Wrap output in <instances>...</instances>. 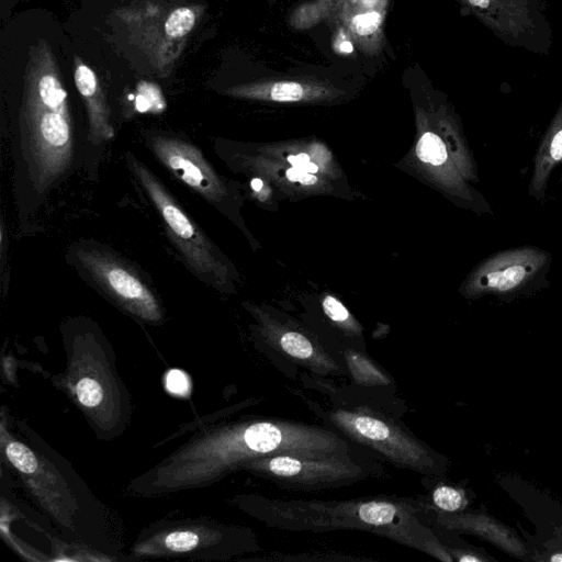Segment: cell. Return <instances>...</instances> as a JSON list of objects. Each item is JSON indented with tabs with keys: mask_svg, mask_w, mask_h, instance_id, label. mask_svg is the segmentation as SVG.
Returning <instances> with one entry per match:
<instances>
[{
	"mask_svg": "<svg viewBox=\"0 0 562 562\" xmlns=\"http://www.w3.org/2000/svg\"><path fill=\"white\" fill-rule=\"evenodd\" d=\"M78 139L56 57L45 40L29 50L11 150L20 215L34 211L70 172Z\"/></svg>",
	"mask_w": 562,
	"mask_h": 562,
	"instance_id": "obj_1",
	"label": "cell"
},
{
	"mask_svg": "<svg viewBox=\"0 0 562 562\" xmlns=\"http://www.w3.org/2000/svg\"><path fill=\"white\" fill-rule=\"evenodd\" d=\"M125 158L134 179L157 211L167 237L186 265L205 284L220 289L226 278V267L217 249L168 188L143 161L130 151L126 153Z\"/></svg>",
	"mask_w": 562,
	"mask_h": 562,
	"instance_id": "obj_2",
	"label": "cell"
},
{
	"mask_svg": "<svg viewBox=\"0 0 562 562\" xmlns=\"http://www.w3.org/2000/svg\"><path fill=\"white\" fill-rule=\"evenodd\" d=\"M244 465L283 488L300 491L347 485L371 473L370 464L355 454L305 457L282 453L254 459Z\"/></svg>",
	"mask_w": 562,
	"mask_h": 562,
	"instance_id": "obj_3",
	"label": "cell"
},
{
	"mask_svg": "<svg viewBox=\"0 0 562 562\" xmlns=\"http://www.w3.org/2000/svg\"><path fill=\"white\" fill-rule=\"evenodd\" d=\"M330 424L348 438L380 453L396 467L426 473L429 453L420 440L380 413L367 408H337L328 413Z\"/></svg>",
	"mask_w": 562,
	"mask_h": 562,
	"instance_id": "obj_4",
	"label": "cell"
},
{
	"mask_svg": "<svg viewBox=\"0 0 562 562\" xmlns=\"http://www.w3.org/2000/svg\"><path fill=\"white\" fill-rule=\"evenodd\" d=\"M72 258L89 280L125 310L148 321L161 316L158 300L137 271L98 245L75 247Z\"/></svg>",
	"mask_w": 562,
	"mask_h": 562,
	"instance_id": "obj_5",
	"label": "cell"
},
{
	"mask_svg": "<svg viewBox=\"0 0 562 562\" xmlns=\"http://www.w3.org/2000/svg\"><path fill=\"white\" fill-rule=\"evenodd\" d=\"M144 142L157 160L179 181L212 205L220 206L227 190L195 144L161 131L147 132Z\"/></svg>",
	"mask_w": 562,
	"mask_h": 562,
	"instance_id": "obj_6",
	"label": "cell"
},
{
	"mask_svg": "<svg viewBox=\"0 0 562 562\" xmlns=\"http://www.w3.org/2000/svg\"><path fill=\"white\" fill-rule=\"evenodd\" d=\"M74 81L88 115V142L101 145L114 137L110 108L94 70L74 55Z\"/></svg>",
	"mask_w": 562,
	"mask_h": 562,
	"instance_id": "obj_7",
	"label": "cell"
},
{
	"mask_svg": "<svg viewBox=\"0 0 562 562\" xmlns=\"http://www.w3.org/2000/svg\"><path fill=\"white\" fill-rule=\"evenodd\" d=\"M330 90L318 82L305 80L257 81L226 89L225 93L236 98L261 99L277 102H297L327 95Z\"/></svg>",
	"mask_w": 562,
	"mask_h": 562,
	"instance_id": "obj_8",
	"label": "cell"
},
{
	"mask_svg": "<svg viewBox=\"0 0 562 562\" xmlns=\"http://www.w3.org/2000/svg\"><path fill=\"white\" fill-rule=\"evenodd\" d=\"M280 348L290 357L304 361L316 369L326 371L336 367L326 356H319L312 342L302 334L295 331L283 333L279 338Z\"/></svg>",
	"mask_w": 562,
	"mask_h": 562,
	"instance_id": "obj_9",
	"label": "cell"
},
{
	"mask_svg": "<svg viewBox=\"0 0 562 562\" xmlns=\"http://www.w3.org/2000/svg\"><path fill=\"white\" fill-rule=\"evenodd\" d=\"M198 21V14L191 7L173 9L166 18L164 30L168 37L177 40L188 35Z\"/></svg>",
	"mask_w": 562,
	"mask_h": 562,
	"instance_id": "obj_10",
	"label": "cell"
},
{
	"mask_svg": "<svg viewBox=\"0 0 562 562\" xmlns=\"http://www.w3.org/2000/svg\"><path fill=\"white\" fill-rule=\"evenodd\" d=\"M416 154L418 158L431 165H441L447 159L445 144L434 133H425L417 143Z\"/></svg>",
	"mask_w": 562,
	"mask_h": 562,
	"instance_id": "obj_11",
	"label": "cell"
},
{
	"mask_svg": "<svg viewBox=\"0 0 562 562\" xmlns=\"http://www.w3.org/2000/svg\"><path fill=\"white\" fill-rule=\"evenodd\" d=\"M5 453L11 463L23 473H32L37 468L36 457L21 442H9L5 447Z\"/></svg>",
	"mask_w": 562,
	"mask_h": 562,
	"instance_id": "obj_12",
	"label": "cell"
},
{
	"mask_svg": "<svg viewBox=\"0 0 562 562\" xmlns=\"http://www.w3.org/2000/svg\"><path fill=\"white\" fill-rule=\"evenodd\" d=\"M76 394L79 402L88 407L99 405L103 397L100 384L90 378H83L78 381L76 385Z\"/></svg>",
	"mask_w": 562,
	"mask_h": 562,
	"instance_id": "obj_13",
	"label": "cell"
},
{
	"mask_svg": "<svg viewBox=\"0 0 562 562\" xmlns=\"http://www.w3.org/2000/svg\"><path fill=\"white\" fill-rule=\"evenodd\" d=\"M382 16L379 12L368 11L355 15L351 20V30L359 36H370L381 25Z\"/></svg>",
	"mask_w": 562,
	"mask_h": 562,
	"instance_id": "obj_14",
	"label": "cell"
},
{
	"mask_svg": "<svg viewBox=\"0 0 562 562\" xmlns=\"http://www.w3.org/2000/svg\"><path fill=\"white\" fill-rule=\"evenodd\" d=\"M199 544V537L191 531H175L165 538V546L173 552L190 551Z\"/></svg>",
	"mask_w": 562,
	"mask_h": 562,
	"instance_id": "obj_15",
	"label": "cell"
},
{
	"mask_svg": "<svg viewBox=\"0 0 562 562\" xmlns=\"http://www.w3.org/2000/svg\"><path fill=\"white\" fill-rule=\"evenodd\" d=\"M432 501L439 508L453 512L460 508L462 504L461 494L449 486H439L432 493Z\"/></svg>",
	"mask_w": 562,
	"mask_h": 562,
	"instance_id": "obj_16",
	"label": "cell"
},
{
	"mask_svg": "<svg viewBox=\"0 0 562 562\" xmlns=\"http://www.w3.org/2000/svg\"><path fill=\"white\" fill-rule=\"evenodd\" d=\"M166 389L176 395L183 396L190 390L188 375L178 369L170 370L166 375Z\"/></svg>",
	"mask_w": 562,
	"mask_h": 562,
	"instance_id": "obj_17",
	"label": "cell"
},
{
	"mask_svg": "<svg viewBox=\"0 0 562 562\" xmlns=\"http://www.w3.org/2000/svg\"><path fill=\"white\" fill-rule=\"evenodd\" d=\"M323 308L326 315L337 323H345L349 319L347 308L337 299L330 295L324 299Z\"/></svg>",
	"mask_w": 562,
	"mask_h": 562,
	"instance_id": "obj_18",
	"label": "cell"
},
{
	"mask_svg": "<svg viewBox=\"0 0 562 562\" xmlns=\"http://www.w3.org/2000/svg\"><path fill=\"white\" fill-rule=\"evenodd\" d=\"M525 276V270L520 266L507 268L502 272L497 288L499 290H508L519 283Z\"/></svg>",
	"mask_w": 562,
	"mask_h": 562,
	"instance_id": "obj_19",
	"label": "cell"
},
{
	"mask_svg": "<svg viewBox=\"0 0 562 562\" xmlns=\"http://www.w3.org/2000/svg\"><path fill=\"white\" fill-rule=\"evenodd\" d=\"M286 177L291 181H299L302 184H313L316 182V177L313 173L306 172L295 167H291L286 170Z\"/></svg>",
	"mask_w": 562,
	"mask_h": 562,
	"instance_id": "obj_20",
	"label": "cell"
},
{
	"mask_svg": "<svg viewBox=\"0 0 562 562\" xmlns=\"http://www.w3.org/2000/svg\"><path fill=\"white\" fill-rule=\"evenodd\" d=\"M471 5L480 8L482 10H495L501 7L502 0H467ZM514 1L515 0H506Z\"/></svg>",
	"mask_w": 562,
	"mask_h": 562,
	"instance_id": "obj_21",
	"label": "cell"
},
{
	"mask_svg": "<svg viewBox=\"0 0 562 562\" xmlns=\"http://www.w3.org/2000/svg\"><path fill=\"white\" fill-rule=\"evenodd\" d=\"M551 155L555 160L562 159V131L555 134L552 145Z\"/></svg>",
	"mask_w": 562,
	"mask_h": 562,
	"instance_id": "obj_22",
	"label": "cell"
},
{
	"mask_svg": "<svg viewBox=\"0 0 562 562\" xmlns=\"http://www.w3.org/2000/svg\"><path fill=\"white\" fill-rule=\"evenodd\" d=\"M288 160L292 165V167H295V168H300L305 162L311 161L308 155L304 154V153L289 156Z\"/></svg>",
	"mask_w": 562,
	"mask_h": 562,
	"instance_id": "obj_23",
	"label": "cell"
},
{
	"mask_svg": "<svg viewBox=\"0 0 562 562\" xmlns=\"http://www.w3.org/2000/svg\"><path fill=\"white\" fill-rule=\"evenodd\" d=\"M336 50L340 54H351L353 52V46L350 41L344 40L337 44Z\"/></svg>",
	"mask_w": 562,
	"mask_h": 562,
	"instance_id": "obj_24",
	"label": "cell"
},
{
	"mask_svg": "<svg viewBox=\"0 0 562 562\" xmlns=\"http://www.w3.org/2000/svg\"><path fill=\"white\" fill-rule=\"evenodd\" d=\"M501 277H502V272H499V271L490 273L487 276V284L491 286L497 288Z\"/></svg>",
	"mask_w": 562,
	"mask_h": 562,
	"instance_id": "obj_25",
	"label": "cell"
},
{
	"mask_svg": "<svg viewBox=\"0 0 562 562\" xmlns=\"http://www.w3.org/2000/svg\"><path fill=\"white\" fill-rule=\"evenodd\" d=\"M251 188L255 190V191H260L261 188H262V181L258 178H255L252 179L251 181Z\"/></svg>",
	"mask_w": 562,
	"mask_h": 562,
	"instance_id": "obj_26",
	"label": "cell"
},
{
	"mask_svg": "<svg viewBox=\"0 0 562 562\" xmlns=\"http://www.w3.org/2000/svg\"><path fill=\"white\" fill-rule=\"evenodd\" d=\"M460 561L461 562H469V561L477 562L480 560L477 558H475V557H472V555H463V557L460 558Z\"/></svg>",
	"mask_w": 562,
	"mask_h": 562,
	"instance_id": "obj_27",
	"label": "cell"
},
{
	"mask_svg": "<svg viewBox=\"0 0 562 562\" xmlns=\"http://www.w3.org/2000/svg\"><path fill=\"white\" fill-rule=\"evenodd\" d=\"M551 561H562V554L558 553V554L551 557Z\"/></svg>",
	"mask_w": 562,
	"mask_h": 562,
	"instance_id": "obj_28",
	"label": "cell"
}]
</instances>
